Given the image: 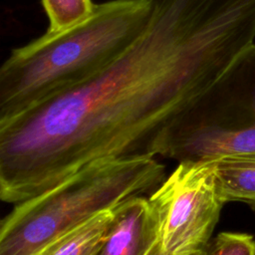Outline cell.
<instances>
[{
    "instance_id": "obj_4",
    "label": "cell",
    "mask_w": 255,
    "mask_h": 255,
    "mask_svg": "<svg viewBox=\"0 0 255 255\" xmlns=\"http://www.w3.org/2000/svg\"><path fill=\"white\" fill-rule=\"evenodd\" d=\"M255 154V44L179 119L159 155L177 162Z\"/></svg>"
},
{
    "instance_id": "obj_11",
    "label": "cell",
    "mask_w": 255,
    "mask_h": 255,
    "mask_svg": "<svg viewBox=\"0 0 255 255\" xmlns=\"http://www.w3.org/2000/svg\"><path fill=\"white\" fill-rule=\"evenodd\" d=\"M145 255H165V254L162 252L161 248H160L158 239L154 242V244L150 247V249L146 252Z\"/></svg>"
},
{
    "instance_id": "obj_10",
    "label": "cell",
    "mask_w": 255,
    "mask_h": 255,
    "mask_svg": "<svg viewBox=\"0 0 255 255\" xmlns=\"http://www.w3.org/2000/svg\"><path fill=\"white\" fill-rule=\"evenodd\" d=\"M202 255H255V240L247 233L221 232L210 239Z\"/></svg>"
},
{
    "instance_id": "obj_2",
    "label": "cell",
    "mask_w": 255,
    "mask_h": 255,
    "mask_svg": "<svg viewBox=\"0 0 255 255\" xmlns=\"http://www.w3.org/2000/svg\"><path fill=\"white\" fill-rule=\"evenodd\" d=\"M151 0H109L60 31L14 48L0 68V122L79 85L117 60L148 23Z\"/></svg>"
},
{
    "instance_id": "obj_9",
    "label": "cell",
    "mask_w": 255,
    "mask_h": 255,
    "mask_svg": "<svg viewBox=\"0 0 255 255\" xmlns=\"http://www.w3.org/2000/svg\"><path fill=\"white\" fill-rule=\"evenodd\" d=\"M49 20L51 31L70 28L91 15L95 8L93 0H41Z\"/></svg>"
},
{
    "instance_id": "obj_5",
    "label": "cell",
    "mask_w": 255,
    "mask_h": 255,
    "mask_svg": "<svg viewBox=\"0 0 255 255\" xmlns=\"http://www.w3.org/2000/svg\"><path fill=\"white\" fill-rule=\"evenodd\" d=\"M148 201L165 255H202L225 204L210 160L178 162Z\"/></svg>"
},
{
    "instance_id": "obj_8",
    "label": "cell",
    "mask_w": 255,
    "mask_h": 255,
    "mask_svg": "<svg viewBox=\"0 0 255 255\" xmlns=\"http://www.w3.org/2000/svg\"><path fill=\"white\" fill-rule=\"evenodd\" d=\"M112 218L113 208L104 210L55 238L34 255H97Z\"/></svg>"
},
{
    "instance_id": "obj_7",
    "label": "cell",
    "mask_w": 255,
    "mask_h": 255,
    "mask_svg": "<svg viewBox=\"0 0 255 255\" xmlns=\"http://www.w3.org/2000/svg\"><path fill=\"white\" fill-rule=\"evenodd\" d=\"M210 161L222 201H240L255 210V154L227 155Z\"/></svg>"
},
{
    "instance_id": "obj_1",
    "label": "cell",
    "mask_w": 255,
    "mask_h": 255,
    "mask_svg": "<svg viewBox=\"0 0 255 255\" xmlns=\"http://www.w3.org/2000/svg\"><path fill=\"white\" fill-rule=\"evenodd\" d=\"M147 25L87 81L0 122V198L19 203L89 164L154 157L246 49L224 0H151Z\"/></svg>"
},
{
    "instance_id": "obj_6",
    "label": "cell",
    "mask_w": 255,
    "mask_h": 255,
    "mask_svg": "<svg viewBox=\"0 0 255 255\" xmlns=\"http://www.w3.org/2000/svg\"><path fill=\"white\" fill-rule=\"evenodd\" d=\"M157 221L140 195L113 207V218L97 255H145L157 240Z\"/></svg>"
},
{
    "instance_id": "obj_3",
    "label": "cell",
    "mask_w": 255,
    "mask_h": 255,
    "mask_svg": "<svg viewBox=\"0 0 255 255\" xmlns=\"http://www.w3.org/2000/svg\"><path fill=\"white\" fill-rule=\"evenodd\" d=\"M164 165L154 157L96 161L55 187L16 203L0 223V255H34L94 215L158 187Z\"/></svg>"
}]
</instances>
